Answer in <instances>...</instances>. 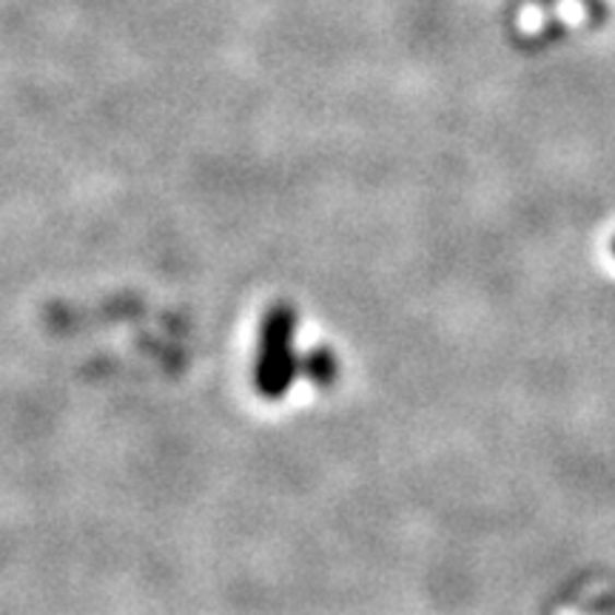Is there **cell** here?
<instances>
[{
    "instance_id": "cell-1",
    "label": "cell",
    "mask_w": 615,
    "mask_h": 615,
    "mask_svg": "<svg viewBox=\"0 0 615 615\" xmlns=\"http://www.w3.org/2000/svg\"><path fill=\"white\" fill-rule=\"evenodd\" d=\"M613 253H615V239H613Z\"/></svg>"
}]
</instances>
